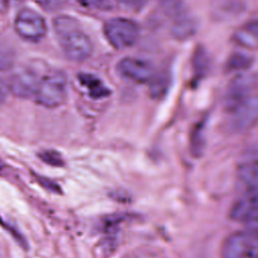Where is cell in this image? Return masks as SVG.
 <instances>
[{
  "label": "cell",
  "instance_id": "cell-7",
  "mask_svg": "<svg viewBox=\"0 0 258 258\" xmlns=\"http://www.w3.org/2000/svg\"><path fill=\"white\" fill-rule=\"evenodd\" d=\"M228 113L230 114L228 126L232 132L242 133L247 131L257 120L258 100L256 95H252Z\"/></svg>",
  "mask_w": 258,
  "mask_h": 258
},
{
  "label": "cell",
  "instance_id": "cell-20",
  "mask_svg": "<svg viewBox=\"0 0 258 258\" xmlns=\"http://www.w3.org/2000/svg\"><path fill=\"white\" fill-rule=\"evenodd\" d=\"M15 60L13 48L5 42L0 41V72L12 68Z\"/></svg>",
  "mask_w": 258,
  "mask_h": 258
},
{
  "label": "cell",
  "instance_id": "cell-4",
  "mask_svg": "<svg viewBox=\"0 0 258 258\" xmlns=\"http://www.w3.org/2000/svg\"><path fill=\"white\" fill-rule=\"evenodd\" d=\"M43 64L31 61L19 68L11 77L8 85L9 91L17 98L27 99L33 97L38 83L44 73H41Z\"/></svg>",
  "mask_w": 258,
  "mask_h": 258
},
{
  "label": "cell",
  "instance_id": "cell-17",
  "mask_svg": "<svg viewBox=\"0 0 258 258\" xmlns=\"http://www.w3.org/2000/svg\"><path fill=\"white\" fill-rule=\"evenodd\" d=\"M211 59L208 51L203 46H198L192 56L194 71L200 77L205 76L210 70Z\"/></svg>",
  "mask_w": 258,
  "mask_h": 258
},
{
  "label": "cell",
  "instance_id": "cell-2",
  "mask_svg": "<svg viewBox=\"0 0 258 258\" xmlns=\"http://www.w3.org/2000/svg\"><path fill=\"white\" fill-rule=\"evenodd\" d=\"M257 230L237 231L226 237L222 244V258H257Z\"/></svg>",
  "mask_w": 258,
  "mask_h": 258
},
{
  "label": "cell",
  "instance_id": "cell-13",
  "mask_svg": "<svg viewBox=\"0 0 258 258\" xmlns=\"http://www.w3.org/2000/svg\"><path fill=\"white\" fill-rule=\"evenodd\" d=\"M257 34H258V24L257 21L251 20L247 22L244 26L240 27L233 35V40L244 47L255 48L257 46Z\"/></svg>",
  "mask_w": 258,
  "mask_h": 258
},
{
  "label": "cell",
  "instance_id": "cell-15",
  "mask_svg": "<svg viewBox=\"0 0 258 258\" xmlns=\"http://www.w3.org/2000/svg\"><path fill=\"white\" fill-rule=\"evenodd\" d=\"M244 9L245 6L242 0H218L216 6L218 16L222 17H235Z\"/></svg>",
  "mask_w": 258,
  "mask_h": 258
},
{
  "label": "cell",
  "instance_id": "cell-26",
  "mask_svg": "<svg viewBox=\"0 0 258 258\" xmlns=\"http://www.w3.org/2000/svg\"><path fill=\"white\" fill-rule=\"evenodd\" d=\"M9 92H10V91H9L8 84L5 83V82L0 78V106L6 101Z\"/></svg>",
  "mask_w": 258,
  "mask_h": 258
},
{
  "label": "cell",
  "instance_id": "cell-12",
  "mask_svg": "<svg viewBox=\"0 0 258 258\" xmlns=\"http://www.w3.org/2000/svg\"><path fill=\"white\" fill-rule=\"evenodd\" d=\"M199 28V22L194 17L187 13L174 19V22L171 26V34L175 39L185 40L190 38L196 34Z\"/></svg>",
  "mask_w": 258,
  "mask_h": 258
},
{
  "label": "cell",
  "instance_id": "cell-27",
  "mask_svg": "<svg viewBox=\"0 0 258 258\" xmlns=\"http://www.w3.org/2000/svg\"><path fill=\"white\" fill-rule=\"evenodd\" d=\"M6 10V0H0V15Z\"/></svg>",
  "mask_w": 258,
  "mask_h": 258
},
{
  "label": "cell",
  "instance_id": "cell-5",
  "mask_svg": "<svg viewBox=\"0 0 258 258\" xmlns=\"http://www.w3.org/2000/svg\"><path fill=\"white\" fill-rule=\"evenodd\" d=\"M61 50L71 61L80 62L89 58L94 46L90 37L81 30V27L70 30L57 36Z\"/></svg>",
  "mask_w": 258,
  "mask_h": 258
},
{
  "label": "cell",
  "instance_id": "cell-18",
  "mask_svg": "<svg viewBox=\"0 0 258 258\" xmlns=\"http://www.w3.org/2000/svg\"><path fill=\"white\" fill-rule=\"evenodd\" d=\"M52 26L56 36H59L70 30L81 27L80 22L70 15H58L53 18Z\"/></svg>",
  "mask_w": 258,
  "mask_h": 258
},
{
  "label": "cell",
  "instance_id": "cell-16",
  "mask_svg": "<svg viewBox=\"0 0 258 258\" xmlns=\"http://www.w3.org/2000/svg\"><path fill=\"white\" fill-rule=\"evenodd\" d=\"M253 56L242 51L233 52L226 63L228 71H245L249 69L253 63Z\"/></svg>",
  "mask_w": 258,
  "mask_h": 258
},
{
  "label": "cell",
  "instance_id": "cell-8",
  "mask_svg": "<svg viewBox=\"0 0 258 258\" xmlns=\"http://www.w3.org/2000/svg\"><path fill=\"white\" fill-rule=\"evenodd\" d=\"M256 81L257 78L255 74H239L231 81L227 88L224 101L227 112L254 95L252 92L256 87Z\"/></svg>",
  "mask_w": 258,
  "mask_h": 258
},
{
  "label": "cell",
  "instance_id": "cell-6",
  "mask_svg": "<svg viewBox=\"0 0 258 258\" xmlns=\"http://www.w3.org/2000/svg\"><path fill=\"white\" fill-rule=\"evenodd\" d=\"M14 28L21 38L34 42L41 40L47 31L44 18L30 8H23L17 13Z\"/></svg>",
  "mask_w": 258,
  "mask_h": 258
},
{
  "label": "cell",
  "instance_id": "cell-19",
  "mask_svg": "<svg viewBox=\"0 0 258 258\" xmlns=\"http://www.w3.org/2000/svg\"><path fill=\"white\" fill-rule=\"evenodd\" d=\"M161 7L166 15L174 19L186 13L185 4L182 0H162Z\"/></svg>",
  "mask_w": 258,
  "mask_h": 258
},
{
  "label": "cell",
  "instance_id": "cell-11",
  "mask_svg": "<svg viewBox=\"0 0 258 258\" xmlns=\"http://www.w3.org/2000/svg\"><path fill=\"white\" fill-rule=\"evenodd\" d=\"M237 181L241 194L257 192L258 188V165L257 152L254 148L242 160L237 170Z\"/></svg>",
  "mask_w": 258,
  "mask_h": 258
},
{
  "label": "cell",
  "instance_id": "cell-10",
  "mask_svg": "<svg viewBox=\"0 0 258 258\" xmlns=\"http://www.w3.org/2000/svg\"><path fill=\"white\" fill-rule=\"evenodd\" d=\"M117 71L123 78L138 84L149 82L154 75L150 62L133 56H127L120 59L117 63Z\"/></svg>",
  "mask_w": 258,
  "mask_h": 258
},
{
  "label": "cell",
  "instance_id": "cell-22",
  "mask_svg": "<svg viewBox=\"0 0 258 258\" xmlns=\"http://www.w3.org/2000/svg\"><path fill=\"white\" fill-rule=\"evenodd\" d=\"M149 0H117L118 5L125 11L137 12L146 6Z\"/></svg>",
  "mask_w": 258,
  "mask_h": 258
},
{
  "label": "cell",
  "instance_id": "cell-24",
  "mask_svg": "<svg viewBox=\"0 0 258 258\" xmlns=\"http://www.w3.org/2000/svg\"><path fill=\"white\" fill-rule=\"evenodd\" d=\"M77 2L88 9L105 10L110 7V0H77Z\"/></svg>",
  "mask_w": 258,
  "mask_h": 258
},
{
  "label": "cell",
  "instance_id": "cell-25",
  "mask_svg": "<svg viewBox=\"0 0 258 258\" xmlns=\"http://www.w3.org/2000/svg\"><path fill=\"white\" fill-rule=\"evenodd\" d=\"M39 158H41L44 162L52 165H59L62 163L60 157L53 151H43L39 153Z\"/></svg>",
  "mask_w": 258,
  "mask_h": 258
},
{
  "label": "cell",
  "instance_id": "cell-3",
  "mask_svg": "<svg viewBox=\"0 0 258 258\" xmlns=\"http://www.w3.org/2000/svg\"><path fill=\"white\" fill-rule=\"evenodd\" d=\"M104 34L113 47L125 49L135 44L139 36V28L131 19L114 17L105 22Z\"/></svg>",
  "mask_w": 258,
  "mask_h": 258
},
{
  "label": "cell",
  "instance_id": "cell-21",
  "mask_svg": "<svg viewBox=\"0 0 258 258\" xmlns=\"http://www.w3.org/2000/svg\"><path fill=\"white\" fill-rule=\"evenodd\" d=\"M150 93L154 98L162 96L167 88V77L164 74L153 75L150 79Z\"/></svg>",
  "mask_w": 258,
  "mask_h": 258
},
{
  "label": "cell",
  "instance_id": "cell-23",
  "mask_svg": "<svg viewBox=\"0 0 258 258\" xmlns=\"http://www.w3.org/2000/svg\"><path fill=\"white\" fill-rule=\"evenodd\" d=\"M42 9L53 12L62 9L67 3L68 0H34Z\"/></svg>",
  "mask_w": 258,
  "mask_h": 258
},
{
  "label": "cell",
  "instance_id": "cell-9",
  "mask_svg": "<svg viewBox=\"0 0 258 258\" xmlns=\"http://www.w3.org/2000/svg\"><path fill=\"white\" fill-rule=\"evenodd\" d=\"M258 198L257 192L242 194L234 203L230 211V218L248 226V229L257 230Z\"/></svg>",
  "mask_w": 258,
  "mask_h": 258
},
{
  "label": "cell",
  "instance_id": "cell-14",
  "mask_svg": "<svg viewBox=\"0 0 258 258\" xmlns=\"http://www.w3.org/2000/svg\"><path fill=\"white\" fill-rule=\"evenodd\" d=\"M79 78L80 82L89 89L90 95L93 98H102L109 94V90L95 76L90 74H81Z\"/></svg>",
  "mask_w": 258,
  "mask_h": 258
},
{
  "label": "cell",
  "instance_id": "cell-1",
  "mask_svg": "<svg viewBox=\"0 0 258 258\" xmlns=\"http://www.w3.org/2000/svg\"><path fill=\"white\" fill-rule=\"evenodd\" d=\"M68 79L60 70L45 72L33 95L34 101L45 108H55L61 105L67 97Z\"/></svg>",
  "mask_w": 258,
  "mask_h": 258
}]
</instances>
